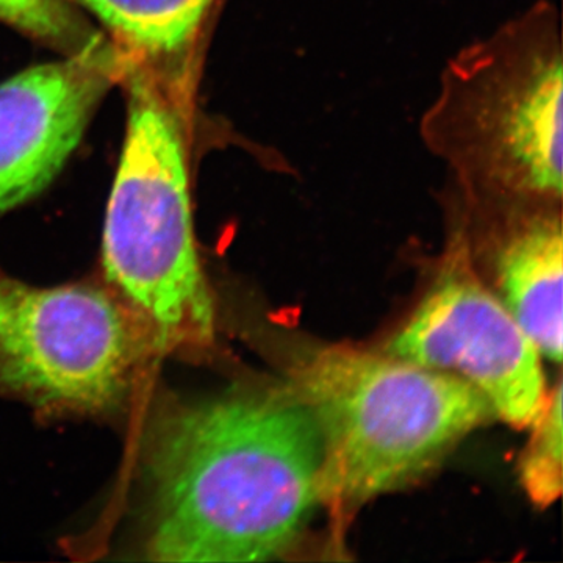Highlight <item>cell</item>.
I'll use <instances>...</instances> for the list:
<instances>
[{
	"instance_id": "6",
	"label": "cell",
	"mask_w": 563,
	"mask_h": 563,
	"mask_svg": "<svg viewBox=\"0 0 563 563\" xmlns=\"http://www.w3.org/2000/svg\"><path fill=\"white\" fill-rule=\"evenodd\" d=\"M384 352L459 377L495 417L531 428L548 401L542 355L501 299L474 274L459 233L439 277Z\"/></svg>"
},
{
	"instance_id": "10",
	"label": "cell",
	"mask_w": 563,
	"mask_h": 563,
	"mask_svg": "<svg viewBox=\"0 0 563 563\" xmlns=\"http://www.w3.org/2000/svg\"><path fill=\"white\" fill-rule=\"evenodd\" d=\"M0 22L63 55L84 51L103 35L68 0H0Z\"/></svg>"
},
{
	"instance_id": "9",
	"label": "cell",
	"mask_w": 563,
	"mask_h": 563,
	"mask_svg": "<svg viewBox=\"0 0 563 563\" xmlns=\"http://www.w3.org/2000/svg\"><path fill=\"white\" fill-rule=\"evenodd\" d=\"M90 14L129 63L176 96L214 0H68Z\"/></svg>"
},
{
	"instance_id": "1",
	"label": "cell",
	"mask_w": 563,
	"mask_h": 563,
	"mask_svg": "<svg viewBox=\"0 0 563 563\" xmlns=\"http://www.w3.org/2000/svg\"><path fill=\"white\" fill-rule=\"evenodd\" d=\"M321 463L317 422L292 388L174 404L146 455L150 558H279L321 503Z\"/></svg>"
},
{
	"instance_id": "2",
	"label": "cell",
	"mask_w": 563,
	"mask_h": 563,
	"mask_svg": "<svg viewBox=\"0 0 563 563\" xmlns=\"http://www.w3.org/2000/svg\"><path fill=\"white\" fill-rule=\"evenodd\" d=\"M320 431L321 503L336 512L401 490L495 417L483 393L387 352L325 346L292 369Z\"/></svg>"
},
{
	"instance_id": "7",
	"label": "cell",
	"mask_w": 563,
	"mask_h": 563,
	"mask_svg": "<svg viewBox=\"0 0 563 563\" xmlns=\"http://www.w3.org/2000/svg\"><path fill=\"white\" fill-rule=\"evenodd\" d=\"M125 68L128 58L103 33L84 51L0 84V217L49 187Z\"/></svg>"
},
{
	"instance_id": "4",
	"label": "cell",
	"mask_w": 563,
	"mask_h": 563,
	"mask_svg": "<svg viewBox=\"0 0 563 563\" xmlns=\"http://www.w3.org/2000/svg\"><path fill=\"white\" fill-rule=\"evenodd\" d=\"M562 44L533 7L448 65L422 139L468 188L512 201L562 199Z\"/></svg>"
},
{
	"instance_id": "3",
	"label": "cell",
	"mask_w": 563,
	"mask_h": 563,
	"mask_svg": "<svg viewBox=\"0 0 563 563\" xmlns=\"http://www.w3.org/2000/svg\"><path fill=\"white\" fill-rule=\"evenodd\" d=\"M128 124L103 228L107 277L161 350L201 351L217 313L198 257L176 96L128 63Z\"/></svg>"
},
{
	"instance_id": "5",
	"label": "cell",
	"mask_w": 563,
	"mask_h": 563,
	"mask_svg": "<svg viewBox=\"0 0 563 563\" xmlns=\"http://www.w3.org/2000/svg\"><path fill=\"white\" fill-rule=\"evenodd\" d=\"M141 325L91 285L40 288L0 277V391L51 412H107L131 387Z\"/></svg>"
},
{
	"instance_id": "11",
	"label": "cell",
	"mask_w": 563,
	"mask_h": 563,
	"mask_svg": "<svg viewBox=\"0 0 563 563\" xmlns=\"http://www.w3.org/2000/svg\"><path fill=\"white\" fill-rule=\"evenodd\" d=\"M531 429V440L520 461V481L533 504L548 507L561 498L563 488L561 383L550 390Z\"/></svg>"
},
{
	"instance_id": "8",
	"label": "cell",
	"mask_w": 563,
	"mask_h": 563,
	"mask_svg": "<svg viewBox=\"0 0 563 563\" xmlns=\"http://www.w3.org/2000/svg\"><path fill=\"white\" fill-rule=\"evenodd\" d=\"M521 217L498 255L501 301L542 357L562 362L563 236L561 214Z\"/></svg>"
}]
</instances>
